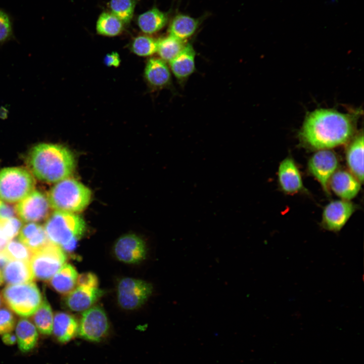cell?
I'll return each instance as SVG.
<instances>
[{"instance_id": "obj_1", "label": "cell", "mask_w": 364, "mask_h": 364, "mask_svg": "<svg viewBox=\"0 0 364 364\" xmlns=\"http://www.w3.org/2000/svg\"><path fill=\"white\" fill-rule=\"evenodd\" d=\"M359 112L343 113L318 109L307 114L299 133L301 141L316 150L330 149L349 142L354 136Z\"/></svg>"}, {"instance_id": "obj_2", "label": "cell", "mask_w": 364, "mask_h": 364, "mask_svg": "<svg viewBox=\"0 0 364 364\" xmlns=\"http://www.w3.org/2000/svg\"><path fill=\"white\" fill-rule=\"evenodd\" d=\"M28 164L34 176L49 183L68 178L75 167L74 157L68 149L49 143L34 146L28 155Z\"/></svg>"}, {"instance_id": "obj_3", "label": "cell", "mask_w": 364, "mask_h": 364, "mask_svg": "<svg viewBox=\"0 0 364 364\" xmlns=\"http://www.w3.org/2000/svg\"><path fill=\"white\" fill-rule=\"evenodd\" d=\"M47 197L52 208L74 213L87 206L92 192L82 183L68 177L58 182L50 190Z\"/></svg>"}, {"instance_id": "obj_4", "label": "cell", "mask_w": 364, "mask_h": 364, "mask_svg": "<svg viewBox=\"0 0 364 364\" xmlns=\"http://www.w3.org/2000/svg\"><path fill=\"white\" fill-rule=\"evenodd\" d=\"M43 228L50 241L61 246L72 240H78L84 235L86 225L74 213L56 210L49 216Z\"/></svg>"}, {"instance_id": "obj_5", "label": "cell", "mask_w": 364, "mask_h": 364, "mask_svg": "<svg viewBox=\"0 0 364 364\" xmlns=\"http://www.w3.org/2000/svg\"><path fill=\"white\" fill-rule=\"evenodd\" d=\"M1 295L3 302L8 308L22 317L32 316L43 298L33 282L8 285L3 289Z\"/></svg>"}, {"instance_id": "obj_6", "label": "cell", "mask_w": 364, "mask_h": 364, "mask_svg": "<svg viewBox=\"0 0 364 364\" xmlns=\"http://www.w3.org/2000/svg\"><path fill=\"white\" fill-rule=\"evenodd\" d=\"M35 180L31 173L21 167H7L0 170V200L19 202L34 191Z\"/></svg>"}, {"instance_id": "obj_7", "label": "cell", "mask_w": 364, "mask_h": 364, "mask_svg": "<svg viewBox=\"0 0 364 364\" xmlns=\"http://www.w3.org/2000/svg\"><path fill=\"white\" fill-rule=\"evenodd\" d=\"M67 256L59 245L49 241L32 252L30 263L34 278L49 281L65 263Z\"/></svg>"}, {"instance_id": "obj_8", "label": "cell", "mask_w": 364, "mask_h": 364, "mask_svg": "<svg viewBox=\"0 0 364 364\" xmlns=\"http://www.w3.org/2000/svg\"><path fill=\"white\" fill-rule=\"evenodd\" d=\"M153 291L154 287L151 283L140 279L125 278L121 279L118 285V302L125 309H135L145 304Z\"/></svg>"}, {"instance_id": "obj_9", "label": "cell", "mask_w": 364, "mask_h": 364, "mask_svg": "<svg viewBox=\"0 0 364 364\" xmlns=\"http://www.w3.org/2000/svg\"><path fill=\"white\" fill-rule=\"evenodd\" d=\"M109 328V322L104 310L95 306L83 312L78 324V334L86 340L99 342L107 336Z\"/></svg>"}, {"instance_id": "obj_10", "label": "cell", "mask_w": 364, "mask_h": 364, "mask_svg": "<svg viewBox=\"0 0 364 364\" xmlns=\"http://www.w3.org/2000/svg\"><path fill=\"white\" fill-rule=\"evenodd\" d=\"M338 165V159L336 155L329 149L318 150L308 161L309 171L328 194H329V180L336 171Z\"/></svg>"}, {"instance_id": "obj_11", "label": "cell", "mask_w": 364, "mask_h": 364, "mask_svg": "<svg viewBox=\"0 0 364 364\" xmlns=\"http://www.w3.org/2000/svg\"><path fill=\"white\" fill-rule=\"evenodd\" d=\"M50 207L47 196L34 190L17 203L15 210L21 220L36 222L48 217Z\"/></svg>"}, {"instance_id": "obj_12", "label": "cell", "mask_w": 364, "mask_h": 364, "mask_svg": "<svg viewBox=\"0 0 364 364\" xmlns=\"http://www.w3.org/2000/svg\"><path fill=\"white\" fill-rule=\"evenodd\" d=\"M355 210V206L350 201L343 199L333 201L324 209L321 226L326 230L338 232Z\"/></svg>"}, {"instance_id": "obj_13", "label": "cell", "mask_w": 364, "mask_h": 364, "mask_svg": "<svg viewBox=\"0 0 364 364\" xmlns=\"http://www.w3.org/2000/svg\"><path fill=\"white\" fill-rule=\"evenodd\" d=\"M114 252L120 261L133 264L145 259L147 249L142 239L134 234H127L120 237L116 242Z\"/></svg>"}, {"instance_id": "obj_14", "label": "cell", "mask_w": 364, "mask_h": 364, "mask_svg": "<svg viewBox=\"0 0 364 364\" xmlns=\"http://www.w3.org/2000/svg\"><path fill=\"white\" fill-rule=\"evenodd\" d=\"M329 187L341 199L350 201L358 193L360 183L350 172L340 169L332 175Z\"/></svg>"}, {"instance_id": "obj_15", "label": "cell", "mask_w": 364, "mask_h": 364, "mask_svg": "<svg viewBox=\"0 0 364 364\" xmlns=\"http://www.w3.org/2000/svg\"><path fill=\"white\" fill-rule=\"evenodd\" d=\"M278 175L280 187L285 193L292 194L304 190L300 172L292 158L287 157L280 163Z\"/></svg>"}, {"instance_id": "obj_16", "label": "cell", "mask_w": 364, "mask_h": 364, "mask_svg": "<svg viewBox=\"0 0 364 364\" xmlns=\"http://www.w3.org/2000/svg\"><path fill=\"white\" fill-rule=\"evenodd\" d=\"M98 288L77 286L65 298V304L70 310L83 311L87 310L103 295Z\"/></svg>"}, {"instance_id": "obj_17", "label": "cell", "mask_w": 364, "mask_h": 364, "mask_svg": "<svg viewBox=\"0 0 364 364\" xmlns=\"http://www.w3.org/2000/svg\"><path fill=\"white\" fill-rule=\"evenodd\" d=\"M195 57L194 48L187 43L178 55L169 62L170 69L179 82L185 81L195 71Z\"/></svg>"}, {"instance_id": "obj_18", "label": "cell", "mask_w": 364, "mask_h": 364, "mask_svg": "<svg viewBox=\"0 0 364 364\" xmlns=\"http://www.w3.org/2000/svg\"><path fill=\"white\" fill-rule=\"evenodd\" d=\"M348 144L346 161L350 172L362 183L363 181V135L362 132L353 136Z\"/></svg>"}, {"instance_id": "obj_19", "label": "cell", "mask_w": 364, "mask_h": 364, "mask_svg": "<svg viewBox=\"0 0 364 364\" xmlns=\"http://www.w3.org/2000/svg\"><path fill=\"white\" fill-rule=\"evenodd\" d=\"M4 282L8 285L33 282L35 279L29 261L11 260L2 270Z\"/></svg>"}, {"instance_id": "obj_20", "label": "cell", "mask_w": 364, "mask_h": 364, "mask_svg": "<svg viewBox=\"0 0 364 364\" xmlns=\"http://www.w3.org/2000/svg\"><path fill=\"white\" fill-rule=\"evenodd\" d=\"M145 76L148 83L156 88L165 87L171 82L169 68L166 62L160 58H152L148 61Z\"/></svg>"}, {"instance_id": "obj_21", "label": "cell", "mask_w": 364, "mask_h": 364, "mask_svg": "<svg viewBox=\"0 0 364 364\" xmlns=\"http://www.w3.org/2000/svg\"><path fill=\"white\" fill-rule=\"evenodd\" d=\"M78 323L72 315L58 312L54 316L52 333L60 343L69 342L78 334Z\"/></svg>"}, {"instance_id": "obj_22", "label": "cell", "mask_w": 364, "mask_h": 364, "mask_svg": "<svg viewBox=\"0 0 364 364\" xmlns=\"http://www.w3.org/2000/svg\"><path fill=\"white\" fill-rule=\"evenodd\" d=\"M200 24L198 18L183 13H177L172 19L169 27V35L187 42L197 31Z\"/></svg>"}, {"instance_id": "obj_23", "label": "cell", "mask_w": 364, "mask_h": 364, "mask_svg": "<svg viewBox=\"0 0 364 364\" xmlns=\"http://www.w3.org/2000/svg\"><path fill=\"white\" fill-rule=\"evenodd\" d=\"M77 277L74 267L65 263L49 280V283L57 292L67 295L75 288Z\"/></svg>"}, {"instance_id": "obj_24", "label": "cell", "mask_w": 364, "mask_h": 364, "mask_svg": "<svg viewBox=\"0 0 364 364\" xmlns=\"http://www.w3.org/2000/svg\"><path fill=\"white\" fill-rule=\"evenodd\" d=\"M16 336L18 347L22 352H28L36 346L38 339V331L31 321L26 318L20 319L16 326Z\"/></svg>"}, {"instance_id": "obj_25", "label": "cell", "mask_w": 364, "mask_h": 364, "mask_svg": "<svg viewBox=\"0 0 364 364\" xmlns=\"http://www.w3.org/2000/svg\"><path fill=\"white\" fill-rule=\"evenodd\" d=\"M168 20V16L166 13L157 8H153L141 14L138 17V23L143 32L153 34L164 28Z\"/></svg>"}, {"instance_id": "obj_26", "label": "cell", "mask_w": 364, "mask_h": 364, "mask_svg": "<svg viewBox=\"0 0 364 364\" xmlns=\"http://www.w3.org/2000/svg\"><path fill=\"white\" fill-rule=\"evenodd\" d=\"M31 316L34 325L41 334L50 335L52 334L54 315L46 297H43L41 303Z\"/></svg>"}, {"instance_id": "obj_27", "label": "cell", "mask_w": 364, "mask_h": 364, "mask_svg": "<svg viewBox=\"0 0 364 364\" xmlns=\"http://www.w3.org/2000/svg\"><path fill=\"white\" fill-rule=\"evenodd\" d=\"M123 22L112 13L103 12L98 18L96 29L98 33L107 36L119 35L123 30Z\"/></svg>"}, {"instance_id": "obj_28", "label": "cell", "mask_w": 364, "mask_h": 364, "mask_svg": "<svg viewBox=\"0 0 364 364\" xmlns=\"http://www.w3.org/2000/svg\"><path fill=\"white\" fill-rule=\"evenodd\" d=\"M187 42L170 35L157 40V52L160 58L169 62L182 50Z\"/></svg>"}, {"instance_id": "obj_29", "label": "cell", "mask_w": 364, "mask_h": 364, "mask_svg": "<svg viewBox=\"0 0 364 364\" xmlns=\"http://www.w3.org/2000/svg\"><path fill=\"white\" fill-rule=\"evenodd\" d=\"M109 5L112 13L123 23L131 20L135 5L134 0H110Z\"/></svg>"}, {"instance_id": "obj_30", "label": "cell", "mask_w": 364, "mask_h": 364, "mask_svg": "<svg viewBox=\"0 0 364 364\" xmlns=\"http://www.w3.org/2000/svg\"><path fill=\"white\" fill-rule=\"evenodd\" d=\"M131 49L139 56H152L157 52V40L146 35L139 36L134 39Z\"/></svg>"}, {"instance_id": "obj_31", "label": "cell", "mask_w": 364, "mask_h": 364, "mask_svg": "<svg viewBox=\"0 0 364 364\" xmlns=\"http://www.w3.org/2000/svg\"><path fill=\"white\" fill-rule=\"evenodd\" d=\"M3 251L11 260L30 261L32 252L20 241L11 240Z\"/></svg>"}, {"instance_id": "obj_32", "label": "cell", "mask_w": 364, "mask_h": 364, "mask_svg": "<svg viewBox=\"0 0 364 364\" xmlns=\"http://www.w3.org/2000/svg\"><path fill=\"white\" fill-rule=\"evenodd\" d=\"M13 37V19L9 13L0 8V44Z\"/></svg>"}, {"instance_id": "obj_33", "label": "cell", "mask_w": 364, "mask_h": 364, "mask_svg": "<svg viewBox=\"0 0 364 364\" xmlns=\"http://www.w3.org/2000/svg\"><path fill=\"white\" fill-rule=\"evenodd\" d=\"M21 221L16 218L0 220V232L9 241L18 235L22 228Z\"/></svg>"}, {"instance_id": "obj_34", "label": "cell", "mask_w": 364, "mask_h": 364, "mask_svg": "<svg viewBox=\"0 0 364 364\" xmlns=\"http://www.w3.org/2000/svg\"><path fill=\"white\" fill-rule=\"evenodd\" d=\"M16 324L15 317L7 308H0V335L12 332Z\"/></svg>"}, {"instance_id": "obj_35", "label": "cell", "mask_w": 364, "mask_h": 364, "mask_svg": "<svg viewBox=\"0 0 364 364\" xmlns=\"http://www.w3.org/2000/svg\"><path fill=\"white\" fill-rule=\"evenodd\" d=\"M43 226L35 222H28L20 229L18 240L23 244L36 234Z\"/></svg>"}, {"instance_id": "obj_36", "label": "cell", "mask_w": 364, "mask_h": 364, "mask_svg": "<svg viewBox=\"0 0 364 364\" xmlns=\"http://www.w3.org/2000/svg\"><path fill=\"white\" fill-rule=\"evenodd\" d=\"M76 284L78 286L98 288V279L92 272H84L78 275Z\"/></svg>"}, {"instance_id": "obj_37", "label": "cell", "mask_w": 364, "mask_h": 364, "mask_svg": "<svg viewBox=\"0 0 364 364\" xmlns=\"http://www.w3.org/2000/svg\"><path fill=\"white\" fill-rule=\"evenodd\" d=\"M15 213V209L12 206L3 203L0 207V220L13 217Z\"/></svg>"}, {"instance_id": "obj_38", "label": "cell", "mask_w": 364, "mask_h": 364, "mask_svg": "<svg viewBox=\"0 0 364 364\" xmlns=\"http://www.w3.org/2000/svg\"><path fill=\"white\" fill-rule=\"evenodd\" d=\"M105 63L108 66L117 67L120 63V59L117 53L107 54L105 58Z\"/></svg>"}, {"instance_id": "obj_39", "label": "cell", "mask_w": 364, "mask_h": 364, "mask_svg": "<svg viewBox=\"0 0 364 364\" xmlns=\"http://www.w3.org/2000/svg\"><path fill=\"white\" fill-rule=\"evenodd\" d=\"M2 339L4 344L7 345H14L17 342L16 335L11 332L3 334Z\"/></svg>"}, {"instance_id": "obj_40", "label": "cell", "mask_w": 364, "mask_h": 364, "mask_svg": "<svg viewBox=\"0 0 364 364\" xmlns=\"http://www.w3.org/2000/svg\"><path fill=\"white\" fill-rule=\"evenodd\" d=\"M78 240H72L68 243L60 246L64 251L71 252L75 248Z\"/></svg>"}, {"instance_id": "obj_41", "label": "cell", "mask_w": 364, "mask_h": 364, "mask_svg": "<svg viewBox=\"0 0 364 364\" xmlns=\"http://www.w3.org/2000/svg\"><path fill=\"white\" fill-rule=\"evenodd\" d=\"M10 261V259L3 251H0V270L2 271L6 264Z\"/></svg>"}, {"instance_id": "obj_42", "label": "cell", "mask_w": 364, "mask_h": 364, "mask_svg": "<svg viewBox=\"0 0 364 364\" xmlns=\"http://www.w3.org/2000/svg\"><path fill=\"white\" fill-rule=\"evenodd\" d=\"M9 241L0 233V251L4 250Z\"/></svg>"}, {"instance_id": "obj_43", "label": "cell", "mask_w": 364, "mask_h": 364, "mask_svg": "<svg viewBox=\"0 0 364 364\" xmlns=\"http://www.w3.org/2000/svg\"><path fill=\"white\" fill-rule=\"evenodd\" d=\"M4 283V279L3 276L2 271L0 270V286L3 284Z\"/></svg>"}, {"instance_id": "obj_44", "label": "cell", "mask_w": 364, "mask_h": 364, "mask_svg": "<svg viewBox=\"0 0 364 364\" xmlns=\"http://www.w3.org/2000/svg\"><path fill=\"white\" fill-rule=\"evenodd\" d=\"M3 300L1 294L0 293V307L2 306L3 303Z\"/></svg>"}, {"instance_id": "obj_45", "label": "cell", "mask_w": 364, "mask_h": 364, "mask_svg": "<svg viewBox=\"0 0 364 364\" xmlns=\"http://www.w3.org/2000/svg\"><path fill=\"white\" fill-rule=\"evenodd\" d=\"M3 201L1 200H0V207L2 206V205L3 204Z\"/></svg>"}]
</instances>
